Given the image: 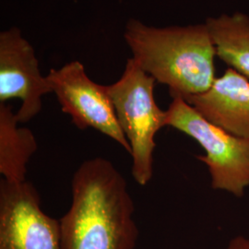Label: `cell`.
Segmentation results:
<instances>
[{"label": "cell", "mask_w": 249, "mask_h": 249, "mask_svg": "<svg viewBox=\"0 0 249 249\" xmlns=\"http://www.w3.org/2000/svg\"><path fill=\"white\" fill-rule=\"evenodd\" d=\"M71 205L60 222L62 249H134L135 206L119 170L107 159L83 161L71 180Z\"/></svg>", "instance_id": "cell-1"}, {"label": "cell", "mask_w": 249, "mask_h": 249, "mask_svg": "<svg viewBox=\"0 0 249 249\" xmlns=\"http://www.w3.org/2000/svg\"><path fill=\"white\" fill-rule=\"evenodd\" d=\"M124 36L136 62L167 85L171 96L203 93L216 79V50L206 23L155 28L131 19Z\"/></svg>", "instance_id": "cell-2"}, {"label": "cell", "mask_w": 249, "mask_h": 249, "mask_svg": "<svg viewBox=\"0 0 249 249\" xmlns=\"http://www.w3.org/2000/svg\"><path fill=\"white\" fill-rule=\"evenodd\" d=\"M155 81L132 57L121 78L107 86L117 121L130 145L132 176L140 186H146L152 178L155 136L166 126V111L154 98Z\"/></svg>", "instance_id": "cell-3"}, {"label": "cell", "mask_w": 249, "mask_h": 249, "mask_svg": "<svg viewBox=\"0 0 249 249\" xmlns=\"http://www.w3.org/2000/svg\"><path fill=\"white\" fill-rule=\"evenodd\" d=\"M172 98L166 125L191 137L204 149L206 154L196 159L208 166L213 189L243 196L249 187V140L211 123L181 96Z\"/></svg>", "instance_id": "cell-4"}, {"label": "cell", "mask_w": 249, "mask_h": 249, "mask_svg": "<svg viewBox=\"0 0 249 249\" xmlns=\"http://www.w3.org/2000/svg\"><path fill=\"white\" fill-rule=\"evenodd\" d=\"M46 78L63 112L71 117L78 128H93L131 153L107 86L90 80L81 63L72 61L59 70L52 69Z\"/></svg>", "instance_id": "cell-5"}, {"label": "cell", "mask_w": 249, "mask_h": 249, "mask_svg": "<svg viewBox=\"0 0 249 249\" xmlns=\"http://www.w3.org/2000/svg\"><path fill=\"white\" fill-rule=\"evenodd\" d=\"M0 249H62L60 222L45 213L28 181L0 182Z\"/></svg>", "instance_id": "cell-6"}, {"label": "cell", "mask_w": 249, "mask_h": 249, "mask_svg": "<svg viewBox=\"0 0 249 249\" xmlns=\"http://www.w3.org/2000/svg\"><path fill=\"white\" fill-rule=\"evenodd\" d=\"M52 92L46 77L42 76L34 47L17 28L0 34V103L21 100L16 116L26 123L43 107V97Z\"/></svg>", "instance_id": "cell-7"}, {"label": "cell", "mask_w": 249, "mask_h": 249, "mask_svg": "<svg viewBox=\"0 0 249 249\" xmlns=\"http://www.w3.org/2000/svg\"><path fill=\"white\" fill-rule=\"evenodd\" d=\"M211 123L249 140V80L227 69L203 93L185 97Z\"/></svg>", "instance_id": "cell-8"}, {"label": "cell", "mask_w": 249, "mask_h": 249, "mask_svg": "<svg viewBox=\"0 0 249 249\" xmlns=\"http://www.w3.org/2000/svg\"><path fill=\"white\" fill-rule=\"evenodd\" d=\"M18 124L11 106L0 103V174L13 183L27 181V165L38 147L35 134Z\"/></svg>", "instance_id": "cell-9"}, {"label": "cell", "mask_w": 249, "mask_h": 249, "mask_svg": "<svg viewBox=\"0 0 249 249\" xmlns=\"http://www.w3.org/2000/svg\"><path fill=\"white\" fill-rule=\"evenodd\" d=\"M216 55L249 80V18L243 13L207 19Z\"/></svg>", "instance_id": "cell-10"}, {"label": "cell", "mask_w": 249, "mask_h": 249, "mask_svg": "<svg viewBox=\"0 0 249 249\" xmlns=\"http://www.w3.org/2000/svg\"><path fill=\"white\" fill-rule=\"evenodd\" d=\"M226 249H249V238L237 236L232 238Z\"/></svg>", "instance_id": "cell-11"}]
</instances>
